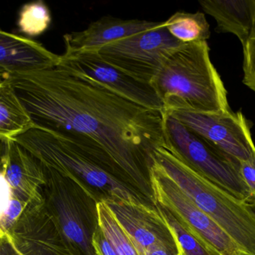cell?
<instances>
[{
	"label": "cell",
	"mask_w": 255,
	"mask_h": 255,
	"mask_svg": "<svg viewBox=\"0 0 255 255\" xmlns=\"http://www.w3.org/2000/svg\"><path fill=\"white\" fill-rule=\"evenodd\" d=\"M9 76L34 127L69 139L154 205L149 170L154 151L167 144L164 112L140 106L61 63Z\"/></svg>",
	"instance_id": "6da1fadb"
},
{
	"label": "cell",
	"mask_w": 255,
	"mask_h": 255,
	"mask_svg": "<svg viewBox=\"0 0 255 255\" xmlns=\"http://www.w3.org/2000/svg\"><path fill=\"white\" fill-rule=\"evenodd\" d=\"M164 113L232 111L221 76L211 62L207 41L184 43L169 57L151 82Z\"/></svg>",
	"instance_id": "7a4b0ae2"
},
{
	"label": "cell",
	"mask_w": 255,
	"mask_h": 255,
	"mask_svg": "<svg viewBox=\"0 0 255 255\" xmlns=\"http://www.w3.org/2000/svg\"><path fill=\"white\" fill-rule=\"evenodd\" d=\"M153 158L180 190L233 240L243 255H255V215L250 205L198 173L167 144L157 148Z\"/></svg>",
	"instance_id": "3957f363"
},
{
	"label": "cell",
	"mask_w": 255,
	"mask_h": 255,
	"mask_svg": "<svg viewBox=\"0 0 255 255\" xmlns=\"http://www.w3.org/2000/svg\"><path fill=\"white\" fill-rule=\"evenodd\" d=\"M12 139L43 166L83 186L98 202L136 200L151 205L60 135L34 127Z\"/></svg>",
	"instance_id": "277c9868"
},
{
	"label": "cell",
	"mask_w": 255,
	"mask_h": 255,
	"mask_svg": "<svg viewBox=\"0 0 255 255\" xmlns=\"http://www.w3.org/2000/svg\"><path fill=\"white\" fill-rule=\"evenodd\" d=\"M42 166L45 206L67 248L73 255H96L92 238L99 226L98 202L79 183Z\"/></svg>",
	"instance_id": "5b68a950"
},
{
	"label": "cell",
	"mask_w": 255,
	"mask_h": 255,
	"mask_svg": "<svg viewBox=\"0 0 255 255\" xmlns=\"http://www.w3.org/2000/svg\"><path fill=\"white\" fill-rule=\"evenodd\" d=\"M166 143L198 173L239 200L254 205L241 176L240 162L208 145L178 120L165 113Z\"/></svg>",
	"instance_id": "8992f818"
},
{
	"label": "cell",
	"mask_w": 255,
	"mask_h": 255,
	"mask_svg": "<svg viewBox=\"0 0 255 255\" xmlns=\"http://www.w3.org/2000/svg\"><path fill=\"white\" fill-rule=\"evenodd\" d=\"M150 182L154 205L169 211L199 243L220 255H243L233 240L201 211L153 158Z\"/></svg>",
	"instance_id": "52a82bcc"
},
{
	"label": "cell",
	"mask_w": 255,
	"mask_h": 255,
	"mask_svg": "<svg viewBox=\"0 0 255 255\" xmlns=\"http://www.w3.org/2000/svg\"><path fill=\"white\" fill-rule=\"evenodd\" d=\"M183 44L171 35L164 23L105 45L96 52L103 61L133 79L151 84L166 60Z\"/></svg>",
	"instance_id": "ba28073f"
},
{
	"label": "cell",
	"mask_w": 255,
	"mask_h": 255,
	"mask_svg": "<svg viewBox=\"0 0 255 255\" xmlns=\"http://www.w3.org/2000/svg\"><path fill=\"white\" fill-rule=\"evenodd\" d=\"M166 114L213 148L238 161H247L255 155L251 129L241 111L203 113L175 110Z\"/></svg>",
	"instance_id": "9c48e42d"
},
{
	"label": "cell",
	"mask_w": 255,
	"mask_h": 255,
	"mask_svg": "<svg viewBox=\"0 0 255 255\" xmlns=\"http://www.w3.org/2000/svg\"><path fill=\"white\" fill-rule=\"evenodd\" d=\"M133 241L139 255H175L178 240L157 206L136 200L105 202Z\"/></svg>",
	"instance_id": "30bf717a"
},
{
	"label": "cell",
	"mask_w": 255,
	"mask_h": 255,
	"mask_svg": "<svg viewBox=\"0 0 255 255\" xmlns=\"http://www.w3.org/2000/svg\"><path fill=\"white\" fill-rule=\"evenodd\" d=\"M60 63L101 82L115 92L148 109L163 111V104L151 84L133 79L103 61L96 51L60 55Z\"/></svg>",
	"instance_id": "8fae6325"
},
{
	"label": "cell",
	"mask_w": 255,
	"mask_h": 255,
	"mask_svg": "<svg viewBox=\"0 0 255 255\" xmlns=\"http://www.w3.org/2000/svg\"><path fill=\"white\" fill-rule=\"evenodd\" d=\"M7 235L23 255H73L48 212L44 199L28 202Z\"/></svg>",
	"instance_id": "7c38bea8"
},
{
	"label": "cell",
	"mask_w": 255,
	"mask_h": 255,
	"mask_svg": "<svg viewBox=\"0 0 255 255\" xmlns=\"http://www.w3.org/2000/svg\"><path fill=\"white\" fill-rule=\"evenodd\" d=\"M0 173L13 196L27 203L43 199L46 179L41 163L13 139L1 141Z\"/></svg>",
	"instance_id": "4fadbf2b"
},
{
	"label": "cell",
	"mask_w": 255,
	"mask_h": 255,
	"mask_svg": "<svg viewBox=\"0 0 255 255\" xmlns=\"http://www.w3.org/2000/svg\"><path fill=\"white\" fill-rule=\"evenodd\" d=\"M163 25L164 22L103 16L91 22L85 30L64 34L63 37L65 46L64 55L97 51L105 45L142 31L159 28Z\"/></svg>",
	"instance_id": "5bb4252c"
},
{
	"label": "cell",
	"mask_w": 255,
	"mask_h": 255,
	"mask_svg": "<svg viewBox=\"0 0 255 255\" xmlns=\"http://www.w3.org/2000/svg\"><path fill=\"white\" fill-rule=\"evenodd\" d=\"M60 59L41 43L0 28V67L8 74L47 68Z\"/></svg>",
	"instance_id": "9a60e30c"
},
{
	"label": "cell",
	"mask_w": 255,
	"mask_h": 255,
	"mask_svg": "<svg viewBox=\"0 0 255 255\" xmlns=\"http://www.w3.org/2000/svg\"><path fill=\"white\" fill-rule=\"evenodd\" d=\"M199 4L217 21V31L235 34L243 46L255 32V0H200Z\"/></svg>",
	"instance_id": "2e32d148"
},
{
	"label": "cell",
	"mask_w": 255,
	"mask_h": 255,
	"mask_svg": "<svg viewBox=\"0 0 255 255\" xmlns=\"http://www.w3.org/2000/svg\"><path fill=\"white\" fill-rule=\"evenodd\" d=\"M34 127L18 98L9 74L0 75V140L12 139Z\"/></svg>",
	"instance_id": "e0dca14e"
},
{
	"label": "cell",
	"mask_w": 255,
	"mask_h": 255,
	"mask_svg": "<svg viewBox=\"0 0 255 255\" xmlns=\"http://www.w3.org/2000/svg\"><path fill=\"white\" fill-rule=\"evenodd\" d=\"M164 23L171 35L181 43L207 41L211 36L209 23L202 12H176Z\"/></svg>",
	"instance_id": "ac0fdd59"
},
{
	"label": "cell",
	"mask_w": 255,
	"mask_h": 255,
	"mask_svg": "<svg viewBox=\"0 0 255 255\" xmlns=\"http://www.w3.org/2000/svg\"><path fill=\"white\" fill-rule=\"evenodd\" d=\"M99 227L117 255H139L133 241L105 202L97 203Z\"/></svg>",
	"instance_id": "d6986e66"
},
{
	"label": "cell",
	"mask_w": 255,
	"mask_h": 255,
	"mask_svg": "<svg viewBox=\"0 0 255 255\" xmlns=\"http://www.w3.org/2000/svg\"><path fill=\"white\" fill-rule=\"evenodd\" d=\"M50 10L41 0L24 4L19 13V31L28 36H38L50 26Z\"/></svg>",
	"instance_id": "ffe728a7"
},
{
	"label": "cell",
	"mask_w": 255,
	"mask_h": 255,
	"mask_svg": "<svg viewBox=\"0 0 255 255\" xmlns=\"http://www.w3.org/2000/svg\"><path fill=\"white\" fill-rule=\"evenodd\" d=\"M155 206L160 209L169 226L173 229L177 239L186 255H220L214 250L199 243L196 238L190 235L169 211L157 205Z\"/></svg>",
	"instance_id": "44dd1931"
},
{
	"label": "cell",
	"mask_w": 255,
	"mask_h": 255,
	"mask_svg": "<svg viewBox=\"0 0 255 255\" xmlns=\"http://www.w3.org/2000/svg\"><path fill=\"white\" fill-rule=\"evenodd\" d=\"M244 49V85L255 92V32L247 40Z\"/></svg>",
	"instance_id": "7402d4cb"
},
{
	"label": "cell",
	"mask_w": 255,
	"mask_h": 255,
	"mask_svg": "<svg viewBox=\"0 0 255 255\" xmlns=\"http://www.w3.org/2000/svg\"><path fill=\"white\" fill-rule=\"evenodd\" d=\"M27 204V202H23L16 196L10 194L8 205L0 217V227L6 234L10 230L18 219L20 217Z\"/></svg>",
	"instance_id": "603a6c76"
},
{
	"label": "cell",
	"mask_w": 255,
	"mask_h": 255,
	"mask_svg": "<svg viewBox=\"0 0 255 255\" xmlns=\"http://www.w3.org/2000/svg\"><path fill=\"white\" fill-rule=\"evenodd\" d=\"M240 172L248 186L255 205V155L247 161L240 162Z\"/></svg>",
	"instance_id": "cb8c5ba5"
},
{
	"label": "cell",
	"mask_w": 255,
	"mask_h": 255,
	"mask_svg": "<svg viewBox=\"0 0 255 255\" xmlns=\"http://www.w3.org/2000/svg\"><path fill=\"white\" fill-rule=\"evenodd\" d=\"M92 246L96 255H117L99 226L93 235Z\"/></svg>",
	"instance_id": "d4e9b609"
},
{
	"label": "cell",
	"mask_w": 255,
	"mask_h": 255,
	"mask_svg": "<svg viewBox=\"0 0 255 255\" xmlns=\"http://www.w3.org/2000/svg\"><path fill=\"white\" fill-rule=\"evenodd\" d=\"M0 255H23L13 245L8 235L0 239Z\"/></svg>",
	"instance_id": "484cf974"
},
{
	"label": "cell",
	"mask_w": 255,
	"mask_h": 255,
	"mask_svg": "<svg viewBox=\"0 0 255 255\" xmlns=\"http://www.w3.org/2000/svg\"><path fill=\"white\" fill-rule=\"evenodd\" d=\"M178 240V239H177ZM176 255H186L184 253V250H183L182 247H181V244H179L178 241V253Z\"/></svg>",
	"instance_id": "4316f807"
},
{
	"label": "cell",
	"mask_w": 255,
	"mask_h": 255,
	"mask_svg": "<svg viewBox=\"0 0 255 255\" xmlns=\"http://www.w3.org/2000/svg\"><path fill=\"white\" fill-rule=\"evenodd\" d=\"M6 235H7V234H6L5 232H4V231L1 229V228L0 227V239H1V238L5 237Z\"/></svg>",
	"instance_id": "83f0119b"
},
{
	"label": "cell",
	"mask_w": 255,
	"mask_h": 255,
	"mask_svg": "<svg viewBox=\"0 0 255 255\" xmlns=\"http://www.w3.org/2000/svg\"><path fill=\"white\" fill-rule=\"evenodd\" d=\"M250 208H251L252 211H253L255 215V205H250Z\"/></svg>",
	"instance_id": "f1b7e54d"
}]
</instances>
